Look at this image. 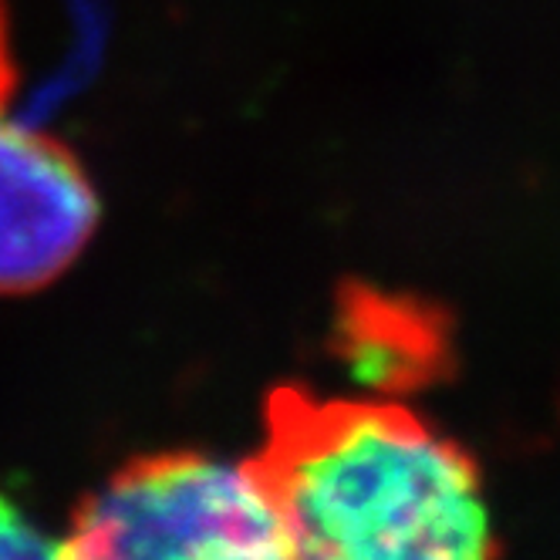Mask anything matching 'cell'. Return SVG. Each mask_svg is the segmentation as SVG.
I'll return each mask as SVG.
<instances>
[{"mask_svg":"<svg viewBox=\"0 0 560 560\" xmlns=\"http://www.w3.org/2000/svg\"><path fill=\"white\" fill-rule=\"evenodd\" d=\"M298 557L469 560L497 553L476 463L425 419L382 398L267 402L254 456Z\"/></svg>","mask_w":560,"mask_h":560,"instance_id":"cell-1","label":"cell"},{"mask_svg":"<svg viewBox=\"0 0 560 560\" xmlns=\"http://www.w3.org/2000/svg\"><path fill=\"white\" fill-rule=\"evenodd\" d=\"M58 557H298L254 459L145 456L78 506Z\"/></svg>","mask_w":560,"mask_h":560,"instance_id":"cell-2","label":"cell"},{"mask_svg":"<svg viewBox=\"0 0 560 560\" xmlns=\"http://www.w3.org/2000/svg\"><path fill=\"white\" fill-rule=\"evenodd\" d=\"M98 196L71 149L0 122V294L48 288L89 247Z\"/></svg>","mask_w":560,"mask_h":560,"instance_id":"cell-3","label":"cell"},{"mask_svg":"<svg viewBox=\"0 0 560 560\" xmlns=\"http://www.w3.org/2000/svg\"><path fill=\"white\" fill-rule=\"evenodd\" d=\"M335 345L345 372L382 398L425 388L450 369V331L443 317L412 298L372 288L345 291Z\"/></svg>","mask_w":560,"mask_h":560,"instance_id":"cell-4","label":"cell"},{"mask_svg":"<svg viewBox=\"0 0 560 560\" xmlns=\"http://www.w3.org/2000/svg\"><path fill=\"white\" fill-rule=\"evenodd\" d=\"M58 550L61 544L48 540L42 527L31 524L18 500L0 493V557H58Z\"/></svg>","mask_w":560,"mask_h":560,"instance_id":"cell-5","label":"cell"},{"mask_svg":"<svg viewBox=\"0 0 560 560\" xmlns=\"http://www.w3.org/2000/svg\"><path fill=\"white\" fill-rule=\"evenodd\" d=\"M14 61H11V48H8V18L4 8H0V112H4L11 92H14Z\"/></svg>","mask_w":560,"mask_h":560,"instance_id":"cell-6","label":"cell"}]
</instances>
